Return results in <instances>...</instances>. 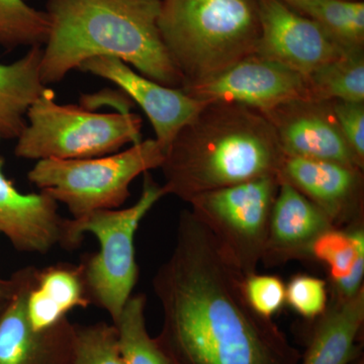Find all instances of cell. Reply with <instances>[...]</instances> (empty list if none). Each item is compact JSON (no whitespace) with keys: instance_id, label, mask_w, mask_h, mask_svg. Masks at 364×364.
Masks as SVG:
<instances>
[{"instance_id":"cell-1","label":"cell","mask_w":364,"mask_h":364,"mask_svg":"<svg viewBox=\"0 0 364 364\" xmlns=\"http://www.w3.org/2000/svg\"><path fill=\"white\" fill-rule=\"evenodd\" d=\"M245 275L189 210L176 245L152 280L163 314L157 342L170 364H301L272 318L244 294Z\"/></svg>"},{"instance_id":"cell-2","label":"cell","mask_w":364,"mask_h":364,"mask_svg":"<svg viewBox=\"0 0 364 364\" xmlns=\"http://www.w3.org/2000/svg\"><path fill=\"white\" fill-rule=\"evenodd\" d=\"M160 4L161 0H48L43 83L61 82L87 60L114 57L151 80L181 88L183 79L158 28Z\"/></svg>"},{"instance_id":"cell-3","label":"cell","mask_w":364,"mask_h":364,"mask_svg":"<svg viewBox=\"0 0 364 364\" xmlns=\"http://www.w3.org/2000/svg\"><path fill=\"white\" fill-rule=\"evenodd\" d=\"M284 154L262 112L210 102L177 133L160 169L165 195L193 196L261 177L279 176Z\"/></svg>"},{"instance_id":"cell-4","label":"cell","mask_w":364,"mask_h":364,"mask_svg":"<svg viewBox=\"0 0 364 364\" xmlns=\"http://www.w3.org/2000/svg\"><path fill=\"white\" fill-rule=\"evenodd\" d=\"M158 28L183 79L198 85L257 53V0H161Z\"/></svg>"},{"instance_id":"cell-5","label":"cell","mask_w":364,"mask_h":364,"mask_svg":"<svg viewBox=\"0 0 364 364\" xmlns=\"http://www.w3.org/2000/svg\"><path fill=\"white\" fill-rule=\"evenodd\" d=\"M50 88L28 109L14 155L28 160L87 159L119 152L142 141V119L133 112L100 114L81 105H59Z\"/></svg>"},{"instance_id":"cell-6","label":"cell","mask_w":364,"mask_h":364,"mask_svg":"<svg viewBox=\"0 0 364 364\" xmlns=\"http://www.w3.org/2000/svg\"><path fill=\"white\" fill-rule=\"evenodd\" d=\"M165 196L163 186L146 172L142 193L131 207L97 210L80 219H70L72 238L77 247L86 233L92 234L100 243V250L90 254L81 265L91 303L109 313L114 324L131 298L139 277L136 230L151 208Z\"/></svg>"},{"instance_id":"cell-7","label":"cell","mask_w":364,"mask_h":364,"mask_svg":"<svg viewBox=\"0 0 364 364\" xmlns=\"http://www.w3.org/2000/svg\"><path fill=\"white\" fill-rule=\"evenodd\" d=\"M164 156L161 146L149 139L102 157L39 160L28 178L53 200L63 203L73 219H80L123 205L130 196L132 182L140 174L160 168Z\"/></svg>"},{"instance_id":"cell-8","label":"cell","mask_w":364,"mask_h":364,"mask_svg":"<svg viewBox=\"0 0 364 364\" xmlns=\"http://www.w3.org/2000/svg\"><path fill=\"white\" fill-rule=\"evenodd\" d=\"M279 176L205 191L188 200L195 215L246 277L262 260Z\"/></svg>"},{"instance_id":"cell-9","label":"cell","mask_w":364,"mask_h":364,"mask_svg":"<svg viewBox=\"0 0 364 364\" xmlns=\"http://www.w3.org/2000/svg\"><path fill=\"white\" fill-rule=\"evenodd\" d=\"M181 90L205 102H236L261 112L291 100L312 98L306 76L258 54Z\"/></svg>"},{"instance_id":"cell-10","label":"cell","mask_w":364,"mask_h":364,"mask_svg":"<svg viewBox=\"0 0 364 364\" xmlns=\"http://www.w3.org/2000/svg\"><path fill=\"white\" fill-rule=\"evenodd\" d=\"M261 57L309 75L338 59L346 51L316 21L282 0H257ZM364 51V50H363Z\"/></svg>"},{"instance_id":"cell-11","label":"cell","mask_w":364,"mask_h":364,"mask_svg":"<svg viewBox=\"0 0 364 364\" xmlns=\"http://www.w3.org/2000/svg\"><path fill=\"white\" fill-rule=\"evenodd\" d=\"M38 268L14 273L16 287L0 312V364H72L76 328L68 318L46 331L33 329L26 299Z\"/></svg>"},{"instance_id":"cell-12","label":"cell","mask_w":364,"mask_h":364,"mask_svg":"<svg viewBox=\"0 0 364 364\" xmlns=\"http://www.w3.org/2000/svg\"><path fill=\"white\" fill-rule=\"evenodd\" d=\"M262 112L274 128L284 156L364 169L340 130L331 100H291Z\"/></svg>"},{"instance_id":"cell-13","label":"cell","mask_w":364,"mask_h":364,"mask_svg":"<svg viewBox=\"0 0 364 364\" xmlns=\"http://www.w3.org/2000/svg\"><path fill=\"white\" fill-rule=\"evenodd\" d=\"M279 177L317 205L337 229L363 224V169L324 160L284 156Z\"/></svg>"},{"instance_id":"cell-14","label":"cell","mask_w":364,"mask_h":364,"mask_svg":"<svg viewBox=\"0 0 364 364\" xmlns=\"http://www.w3.org/2000/svg\"><path fill=\"white\" fill-rule=\"evenodd\" d=\"M78 69L111 81L138 105L149 119L155 140L164 152L182 127L210 102L191 97L181 88L167 87L151 80L114 57L87 60Z\"/></svg>"},{"instance_id":"cell-15","label":"cell","mask_w":364,"mask_h":364,"mask_svg":"<svg viewBox=\"0 0 364 364\" xmlns=\"http://www.w3.org/2000/svg\"><path fill=\"white\" fill-rule=\"evenodd\" d=\"M0 157V234L18 252L47 254L53 249L77 248L72 238L70 219L62 217L58 203L44 191L23 193L4 173Z\"/></svg>"},{"instance_id":"cell-16","label":"cell","mask_w":364,"mask_h":364,"mask_svg":"<svg viewBox=\"0 0 364 364\" xmlns=\"http://www.w3.org/2000/svg\"><path fill=\"white\" fill-rule=\"evenodd\" d=\"M279 181L261 260L267 267L310 257L316 239L335 228L317 205L287 181Z\"/></svg>"},{"instance_id":"cell-17","label":"cell","mask_w":364,"mask_h":364,"mask_svg":"<svg viewBox=\"0 0 364 364\" xmlns=\"http://www.w3.org/2000/svg\"><path fill=\"white\" fill-rule=\"evenodd\" d=\"M91 303L80 264L58 263L39 269L26 299V313L35 331L51 329L74 309Z\"/></svg>"},{"instance_id":"cell-18","label":"cell","mask_w":364,"mask_h":364,"mask_svg":"<svg viewBox=\"0 0 364 364\" xmlns=\"http://www.w3.org/2000/svg\"><path fill=\"white\" fill-rule=\"evenodd\" d=\"M364 323V287L348 299L333 298L316 326L301 364H350Z\"/></svg>"},{"instance_id":"cell-19","label":"cell","mask_w":364,"mask_h":364,"mask_svg":"<svg viewBox=\"0 0 364 364\" xmlns=\"http://www.w3.org/2000/svg\"><path fill=\"white\" fill-rule=\"evenodd\" d=\"M42 47L36 46L13 63H0V141L16 140L26 114L47 86L41 77Z\"/></svg>"},{"instance_id":"cell-20","label":"cell","mask_w":364,"mask_h":364,"mask_svg":"<svg viewBox=\"0 0 364 364\" xmlns=\"http://www.w3.org/2000/svg\"><path fill=\"white\" fill-rule=\"evenodd\" d=\"M310 257L329 267L333 298L355 296L364 287L363 224L328 230L314 242Z\"/></svg>"},{"instance_id":"cell-21","label":"cell","mask_w":364,"mask_h":364,"mask_svg":"<svg viewBox=\"0 0 364 364\" xmlns=\"http://www.w3.org/2000/svg\"><path fill=\"white\" fill-rule=\"evenodd\" d=\"M289 6L316 21L346 51H363V0H309Z\"/></svg>"},{"instance_id":"cell-22","label":"cell","mask_w":364,"mask_h":364,"mask_svg":"<svg viewBox=\"0 0 364 364\" xmlns=\"http://www.w3.org/2000/svg\"><path fill=\"white\" fill-rule=\"evenodd\" d=\"M311 97L364 102V51L345 53L306 77Z\"/></svg>"},{"instance_id":"cell-23","label":"cell","mask_w":364,"mask_h":364,"mask_svg":"<svg viewBox=\"0 0 364 364\" xmlns=\"http://www.w3.org/2000/svg\"><path fill=\"white\" fill-rule=\"evenodd\" d=\"M146 296H131L114 323L117 344L124 364H170L156 339L146 329Z\"/></svg>"},{"instance_id":"cell-24","label":"cell","mask_w":364,"mask_h":364,"mask_svg":"<svg viewBox=\"0 0 364 364\" xmlns=\"http://www.w3.org/2000/svg\"><path fill=\"white\" fill-rule=\"evenodd\" d=\"M50 21L46 11L28 6L26 0H0V45L7 50L43 47Z\"/></svg>"},{"instance_id":"cell-25","label":"cell","mask_w":364,"mask_h":364,"mask_svg":"<svg viewBox=\"0 0 364 364\" xmlns=\"http://www.w3.org/2000/svg\"><path fill=\"white\" fill-rule=\"evenodd\" d=\"M72 364H124L116 326L100 322L76 329Z\"/></svg>"},{"instance_id":"cell-26","label":"cell","mask_w":364,"mask_h":364,"mask_svg":"<svg viewBox=\"0 0 364 364\" xmlns=\"http://www.w3.org/2000/svg\"><path fill=\"white\" fill-rule=\"evenodd\" d=\"M286 301L303 317H318L328 306L327 284L311 275H296L286 287Z\"/></svg>"},{"instance_id":"cell-27","label":"cell","mask_w":364,"mask_h":364,"mask_svg":"<svg viewBox=\"0 0 364 364\" xmlns=\"http://www.w3.org/2000/svg\"><path fill=\"white\" fill-rule=\"evenodd\" d=\"M244 294L258 315L272 318L286 303V286L273 275H249L244 280Z\"/></svg>"},{"instance_id":"cell-28","label":"cell","mask_w":364,"mask_h":364,"mask_svg":"<svg viewBox=\"0 0 364 364\" xmlns=\"http://www.w3.org/2000/svg\"><path fill=\"white\" fill-rule=\"evenodd\" d=\"M331 102L345 140L359 161L364 165V102Z\"/></svg>"},{"instance_id":"cell-29","label":"cell","mask_w":364,"mask_h":364,"mask_svg":"<svg viewBox=\"0 0 364 364\" xmlns=\"http://www.w3.org/2000/svg\"><path fill=\"white\" fill-rule=\"evenodd\" d=\"M134 102L130 97L119 90H104L95 95H85L80 98V105L90 111L95 112L102 105H112L117 112H131Z\"/></svg>"},{"instance_id":"cell-30","label":"cell","mask_w":364,"mask_h":364,"mask_svg":"<svg viewBox=\"0 0 364 364\" xmlns=\"http://www.w3.org/2000/svg\"><path fill=\"white\" fill-rule=\"evenodd\" d=\"M14 287H16V280H14V275H11V279H9L0 277V303L6 301L11 298L14 291Z\"/></svg>"},{"instance_id":"cell-31","label":"cell","mask_w":364,"mask_h":364,"mask_svg":"<svg viewBox=\"0 0 364 364\" xmlns=\"http://www.w3.org/2000/svg\"><path fill=\"white\" fill-rule=\"evenodd\" d=\"M282 1L286 2L287 4H294V2L309 1V0H282Z\"/></svg>"},{"instance_id":"cell-32","label":"cell","mask_w":364,"mask_h":364,"mask_svg":"<svg viewBox=\"0 0 364 364\" xmlns=\"http://www.w3.org/2000/svg\"><path fill=\"white\" fill-rule=\"evenodd\" d=\"M350 364H363V359L361 358V359H358V361H352V363Z\"/></svg>"},{"instance_id":"cell-33","label":"cell","mask_w":364,"mask_h":364,"mask_svg":"<svg viewBox=\"0 0 364 364\" xmlns=\"http://www.w3.org/2000/svg\"><path fill=\"white\" fill-rule=\"evenodd\" d=\"M6 303V301H1V303H0V312H1L2 308H4V304Z\"/></svg>"}]
</instances>
